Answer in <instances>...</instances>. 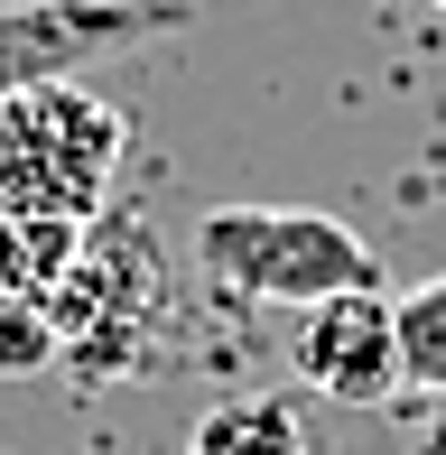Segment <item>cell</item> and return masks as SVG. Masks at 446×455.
Here are the masks:
<instances>
[{"mask_svg":"<svg viewBox=\"0 0 446 455\" xmlns=\"http://www.w3.org/2000/svg\"><path fill=\"white\" fill-rule=\"evenodd\" d=\"M195 270L251 307H316L344 288H381L372 242L307 204H214L195 223Z\"/></svg>","mask_w":446,"mask_h":455,"instance_id":"6da1fadb","label":"cell"},{"mask_svg":"<svg viewBox=\"0 0 446 455\" xmlns=\"http://www.w3.org/2000/svg\"><path fill=\"white\" fill-rule=\"evenodd\" d=\"M47 316H56V363H75L84 381H112V371H131L149 344H139V325L168 316V270H158L149 233H84V251H75V270L47 288Z\"/></svg>","mask_w":446,"mask_h":455,"instance_id":"3957f363","label":"cell"},{"mask_svg":"<svg viewBox=\"0 0 446 455\" xmlns=\"http://www.w3.org/2000/svg\"><path fill=\"white\" fill-rule=\"evenodd\" d=\"M289 363L307 381V400H326V409H391L410 390L400 381V325H391L381 288H344V298L298 307Z\"/></svg>","mask_w":446,"mask_h":455,"instance_id":"277c9868","label":"cell"},{"mask_svg":"<svg viewBox=\"0 0 446 455\" xmlns=\"http://www.w3.org/2000/svg\"><path fill=\"white\" fill-rule=\"evenodd\" d=\"M391 325H400V381L418 400H446V270L391 298Z\"/></svg>","mask_w":446,"mask_h":455,"instance_id":"52a82bcc","label":"cell"},{"mask_svg":"<svg viewBox=\"0 0 446 455\" xmlns=\"http://www.w3.org/2000/svg\"><path fill=\"white\" fill-rule=\"evenodd\" d=\"M121 112L103 93L66 84H28L0 102V204L10 214H56V223H93L121 168Z\"/></svg>","mask_w":446,"mask_h":455,"instance_id":"7a4b0ae2","label":"cell"},{"mask_svg":"<svg viewBox=\"0 0 446 455\" xmlns=\"http://www.w3.org/2000/svg\"><path fill=\"white\" fill-rule=\"evenodd\" d=\"M47 363H56L47 298H0V371H47Z\"/></svg>","mask_w":446,"mask_h":455,"instance_id":"ba28073f","label":"cell"},{"mask_svg":"<svg viewBox=\"0 0 446 455\" xmlns=\"http://www.w3.org/2000/svg\"><path fill=\"white\" fill-rule=\"evenodd\" d=\"M437 19H446V0H437Z\"/></svg>","mask_w":446,"mask_h":455,"instance_id":"9c48e42d","label":"cell"},{"mask_svg":"<svg viewBox=\"0 0 446 455\" xmlns=\"http://www.w3.org/2000/svg\"><path fill=\"white\" fill-rule=\"evenodd\" d=\"M335 409L326 400H289V390H242V400H214L205 419L187 427V455H326Z\"/></svg>","mask_w":446,"mask_h":455,"instance_id":"8992f818","label":"cell"},{"mask_svg":"<svg viewBox=\"0 0 446 455\" xmlns=\"http://www.w3.org/2000/svg\"><path fill=\"white\" fill-rule=\"evenodd\" d=\"M177 28V10L158 0H28V10H0V102L28 84H66L75 66L131 47V37Z\"/></svg>","mask_w":446,"mask_h":455,"instance_id":"5b68a950","label":"cell"}]
</instances>
